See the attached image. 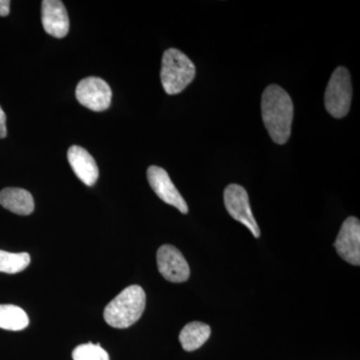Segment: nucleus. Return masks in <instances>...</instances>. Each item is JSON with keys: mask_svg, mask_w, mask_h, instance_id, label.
<instances>
[{"mask_svg": "<svg viewBox=\"0 0 360 360\" xmlns=\"http://www.w3.org/2000/svg\"><path fill=\"white\" fill-rule=\"evenodd\" d=\"M262 120L272 141L284 144L290 139L293 122V103L290 94L271 84L265 89L262 98Z\"/></svg>", "mask_w": 360, "mask_h": 360, "instance_id": "obj_1", "label": "nucleus"}, {"mask_svg": "<svg viewBox=\"0 0 360 360\" xmlns=\"http://www.w3.org/2000/svg\"><path fill=\"white\" fill-rule=\"evenodd\" d=\"M146 305V295L139 285L123 290L104 309V321L111 328H127L141 319Z\"/></svg>", "mask_w": 360, "mask_h": 360, "instance_id": "obj_2", "label": "nucleus"}, {"mask_svg": "<svg viewBox=\"0 0 360 360\" xmlns=\"http://www.w3.org/2000/svg\"><path fill=\"white\" fill-rule=\"evenodd\" d=\"M195 65L186 54L176 49L165 51L161 61L160 79L169 96L184 91L195 77Z\"/></svg>", "mask_w": 360, "mask_h": 360, "instance_id": "obj_3", "label": "nucleus"}, {"mask_svg": "<svg viewBox=\"0 0 360 360\" xmlns=\"http://www.w3.org/2000/svg\"><path fill=\"white\" fill-rule=\"evenodd\" d=\"M352 99V77L343 66L336 68L331 75L324 96V104L329 115L343 118L349 112Z\"/></svg>", "mask_w": 360, "mask_h": 360, "instance_id": "obj_4", "label": "nucleus"}, {"mask_svg": "<svg viewBox=\"0 0 360 360\" xmlns=\"http://www.w3.org/2000/svg\"><path fill=\"white\" fill-rule=\"evenodd\" d=\"M224 205L232 219L245 225L255 238H260V229L253 217L248 191L238 184H232L224 189Z\"/></svg>", "mask_w": 360, "mask_h": 360, "instance_id": "obj_5", "label": "nucleus"}, {"mask_svg": "<svg viewBox=\"0 0 360 360\" xmlns=\"http://www.w3.org/2000/svg\"><path fill=\"white\" fill-rule=\"evenodd\" d=\"M75 96L84 108L99 112L110 108L112 91L103 78L89 77L80 80Z\"/></svg>", "mask_w": 360, "mask_h": 360, "instance_id": "obj_6", "label": "nucleus"}, {"mask_svg": "<svg viewBox=\"0 0 360 360\" xmlns=\"http://www.w3.org/2000/svg\"><path fill=\"white\" fill-rule=\"evenodd\" d=\"M161 276L170 283H180L188 281L191 269L182 253L174 245L160 246L156 255Z\"/></svg>", "mask_w": 360, "mask_h": 360, "instance_id": "obj_7", "label": "nucleus"}, {"mask_svg": "<svg viewBox=\"0 0 360 360\" xmlns=\"http://www.w3.org/2000/svg\"><path fill=\"white\" fill-rule=\"evenodd\" d=\"M336 252L348 264H360V222L354 217L345 220L335 243Z\"/></svg>", "mask_w": 360, "mask_h": 360, "instance_id": "obj_8", "label": "nucleus"}, {"mask_svg": "<svg viewBox=\"0 0 360 360\" xmlns=\"http://www.w3.org/2000/svg\"><path fill=\"white\" fill-rule=\"evenodd\" d=\"M148 179L151 188L161 200L167 205L174 206L184 214L188 213L186 201L177 191L167 170L156 165H151L148 169Z\"/></svg>", "mask_w": 360, "mask_h": 360, "instance_id": "obj_9", "label": "nucleus"}, {"mask_svg": "<svg viewBox=\"0 0 360 360\" xmlns=\"http://www.w3.org/2000/svg\"><path fill=\"white\" fill-rule=\"evenodd\" d=\"M41 21L45 32L56 39H63L70 32V18L60 0L42 1Z\"/></svg>", "mask_w": 360, "mask_h": 360, "instance_id": "obj_10", "label": "nucleus"}, {"mask_svg": "<svg viewBox=\"0 0 360 360\" xmlns=\"http://www.w3.org/2000/svg\"><path fill=\"white\" fill-rule=\"evenodd\" d=\"M68 161L75 175L87 186H94L98 179L99 170L96 161L86 149L73 146L68 149Z\"/></svg>", "mask_w": 360, "mask_h": 360, "instance_id": "obj_11", "label": "nucleus"}, {"mask_svg": "<svg viewBox=\"0 0 360 360\" xmlns=\"http://www.w3.org/2000/svg\"><path fill=\"white\" fill-rule=\"evenodd\" d=\"M0 205L18 215H30L34 210V200L32 193L18 187L2 189L0 191Z\"/></svg>", "mask_w": 360, "mask_h": 360, "instance_id": "obj_12", "label": "nucleus"}, {"mask_svg": "<svg viewBox=\"0 0 360 360\" xmlns=\"http://www.w3.org/2000/svg\"><path fill=\"white\" fill-rule=\"evenodd\" d=\"M212 335V328L203 322L187 323L179 333V341L186 352H194L202 347Z\"/></svg>", "mask_w": 360, "mask_h": 360, "instance_id": "obj_13", "label": "nucleus"}, {"mask_svg": "<svg viewBox=\"0 0 360 360\" xmlns=\"http://www.w3.org/2000/svg\"><path fill=\"white\" fill-rule=\"evenodd\" d=\"M30 323L27 314L22 309L13 304H0V328L20 331Z\"/></svg>", "mask_w": 360, "mask_h": 360, "instance_id": "obj_14", "label": "nucleus"}, {"mask_svg": "<svg viewBox=\"0 0 360 360\" xmlns=\"http://www.w3.org/2000/svg\"><path fill=\"white\" fill-rule=\"evenodd\" d=\"M30 264L27 252L13 253L0 250V272L15 274L23 271Z\"/></svg>", "mask_w": 360, "mask_h": 360, "instance_id": "obj_15", "label": "nucleus"}, {"mask_svg": "<svg viewBox=\"0 0 360 360\" xmlns=\"http://www.w3.org/2000/svg\"><path fill=\"white\" fill-rule=\"evenodd\" d=\"M72 359L73 360H110V355L101 345L87 343L75 348Z\"/></svg>", "mask_w": 360, "mask_h": 360, "instance_id": "obj_16", "label": "nucleus"}, {"mask_svg": "<svg viewBox=\"0 0 360 360\" xmlns=\"http://www.w3.org/2000/svg\"><path fill=\"white\" fill-rule=\"evenodd\" d=\"M6 115L0 106V139H6Z\"/></svg>", "mask_w": 360, "mask_h": 360, "instance_id": "obj_17", "label": "nucleus"}, {"mask_svg": "<svg viewBox=\"0 0 360 360\" xmlns=\"http://www.w3.org/2000/svg\"><path fill=\"white\" fill-rule=\"evenodd\" d=\"M11 11L9 0H0V16H7Z\"/></svg>", "mask_w": 360, "mask_h": 360, "instance_id": "obj_18", "label": "nucleus"}]
</instances>
